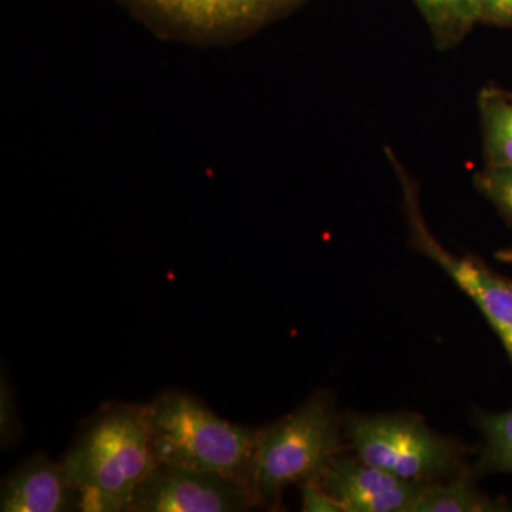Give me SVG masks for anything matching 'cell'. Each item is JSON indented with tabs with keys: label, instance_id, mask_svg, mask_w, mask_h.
<instances>
[{
	"label": "cell",
	"instance_id": "cell-16",
	"mask_svg": "<svg viewBox=\"0 0 512 512\" xmlns=\"http://www.w3.org/2000/svg\"><path fill=\"white\" fill-rule=\"evenodd\" d=\"M302 510L305 512H342L340 505L336 503L319 481H309L301 484Z\"/></svg>",
	"mask_w": 512,
	"mask_h": 512
},
{
	"label": "cell",
	"instance_id": "cell-4",
	"mask_svg": "<svg viewBox=\"0 0 512 512\" xmlns=\"http://www.w3.org/2000/svg\"><path fill=\"white\" fill-rule=\"evenodd\" d=\"M345 434L359 460L410 483H434L454 476L461 468L460 444L440 436L416 416L350 417Z\"/></svg>",
	"mask_w": 512,
	"mask_h": 512
},
{
	"label": "cell",
	"instance_id": "cell-8",
	"mask_svg": "<svg viewBox=\"0 0 512 512\" xmlns=\"http://www.w3.org/2000/svg\"><path fill=\"white\" fill-rule=\"evenodd\" d=\"M0 511H79V497L63 461L36 454L9 471L0 485Z\"/></svg>",
	"mask_w": 512,
	"mask_h": 512
},
{
	"label": "cell",
	"instance_id": "cell-5",
	"mask_svg": "<svg viewBox=\"0 0 512 512\" xmlns=\"http://www.w3.org/2000/svg\"><path fill=\"white\" fill-rule=\"evenodd\" d=\"M389 156L402 184L404 208L414 247L436 262L460 286L461 291L473 299L497 333L512 362V282L504 281L473 259L450 254L439 244L424 222L416 184L390 150Z\"/></svg>",
	"mask_w": 512,
	"mask_h": 512
},
{
	"label": "cell",
	"instance_id": "cell-2",
	"mask_svg": "<svg viewBox=\"0 0 512 512\" xmlns=\"http://www.w3.org/2000/svg\"><path fill=\"white\" fill-rule=\"evenodd\" d=\"M144 413L158 463L222 474L249 487L259 429L222 419L197 397L178 390L144 404Z\"/></svg>",
	"mask_w": 512,
	"mask_h": 512
},
{
	"label": "cell",
	"instance_id": "cell-1",
	"mask_svg": "<svg viewBox=\"0 0 512 512\" xmlns=\"http://www.w3.org/2000/svg\"><path fill=\"white\" fill-rule=\"evenodd\" d=\"M79 511L127 512L158 461L144 404L114 403L87 421L63 457Z\"/></svg>",
	"mask_w": 512,
	"mask_h": 512
},
{
	"label": "cell",
	"instance_id": "cell-17",
	"mask_svg": "<svg viewBox=\"0 0 512 512\" xmlns=\"http://www.w3.org/2000/svg\"><path fill=\"white\" fill-rule=\"evenodd\" d=\"M480 23L512 28V0H477Z\"/></svg>",
	"mask_w": 512,
	"mask_h": 512
},
{
	"label": "cell",
	"instance_id": "cell-14",
	"mask_svg": "<svg viewBox=\"0 0 512 512\" xmlns=\"http://www.w3.org/2000/svg\"><path fill=\"white\" fill-rule=\"evenodd\" d=\"M474 181L478 191L512 224V167H485Z\"/></svg>",
	"mask_w": 512,
	"mask_h": 512
},
{
	"label": "cell",
	"instance_id": "cell-10",
	"mask_svg": "<svg viewBox=\"0 0 512 512\" xmlns=\"http://www.w3.org/2000/svg\"><path fill=\"white\" fill-rule=\"evenodd\" d=\"M485 167H512V92L484 87L478 94Z\"/></svg>",
	"mask_w": 512,
	"mask_h": 512
},
{
	"label": "cell",
	"instance_id": "cell-15",
	"mask_svg": "<svg viewBox=\"0 0 512 512\" xmlns=\"http://www.w3.org/2000/svg\"><path fill=\"white\" fill-rule=\"evenodd\" d=\"M0 439H2V448H8L10 444L18 439L20 430L18 409H16L15 397L8 380L2 377V389H0Z\"/></svg>",
	"mask_w": 512,
	"mask_h": 512
},
{
	"label": "cell",
	"instance_id": "cell-9",
	"mask_svg": "<svg viewBox=\"0 0 512 512\" xmlns=\"http://www.w3.org/2000/svg\"><path fill=\"white\" fill-rule=\"evenodd\" d=\"M165 18L201 30L241 28L271 18L301 0H137Z\"/></svg>",
	"mask_w": 512,
	"mask_h": 512
},
{
	"label": "cell",
	"instance_id": "cell-7",
	"mask_svg": "<svg viewBox=\"0 0 512 512\" xmlns=\"http://www.w3.org/2000/svg\"><path fill=\"white\" fill-rule=\"evenodd\" d=\"M342 512H409L424 484L410 483L340 453L320 477Z\"/></svg>",
	"mask_w": 512,
	"mask_h": 512
},
{
	"label": "cell",
	"instance_id": "cell-18",
	"mask_svg": "<svg viewBox=\"0 0 512 512\" xmlns=\"http://www.w3.org/2000/svg\"><path fill=\"white\" fill-rule=\"evenodd\" d=\"M498 258L503 259L505 262H512V251L500 252Z\"/></svg>",
	"mask_w": 512,
	"mask_h": 512
},
{
	"label": "cell",
	"instance_id": "cell-13",
	"mask_svg": "<svg viewBox=\"0 0 512 512\" xmlns=\"http://www.w3.org/2000/svg\"><path fill=\"white\" fill-rule=\"evenodd\" d=\"M484 447L478 460V474H512V410L510 412L484 414L480 419Z\"/></svg>",
	"mask_w": 512,
	"mask_h": 512
},
{
	"label": "cell",
	"instance_id": "cell-6",
	"mask_svg": "<svg viewBox=\"0 0 512 512\" xmlns=\"http://www.w3.org/2000/svg\"><path fill=\"white\" fill-rule=\"evenodd\" d=\"M255 505L242 481L158 463L137 488L127 512H237Z\"/></svg>",
	"mask_w": 512,
	"mask_h": 512
},
{
	"label": "cell",
	"instance_id": "cell-11",
	"mask_svg": "<svg viewBox=\"0 0 512 512\" xmlns=\"http://www.w3.org/2000/svg\"><path fill=\"white\" fill-rule=\"evenodd\" d=\"M501 505L481 493L467 473L424 484L409 512H488Z\"/></svg>",
	"mask_w": 512,
	"mask_h": 512
},
{
	"label": "cell",
	"instance_id": "cell-3",
	"mask_svg": "<svg viewBox=\"0 0 512 512\" xmlns=\"http://www.w3.org/2000/svg\"><path fill=\"white\" fill-rule=\"evenodd\" d=\"M343 439L345 424L326 394L259 429L249 474L255 504H276L289 485L319 481L343 453Z\"/></svg>",
	"mask_w": 512,
	"mask_h": 512
},
{
	"label": "cell",
	"instance_id": "cell-12",
	"mask_svg": "<svg viewBox=\"0 0 512 512\" xmlns=\"http://www.w3.org/2000/svg\"><path fill=\"white\" fill-rule=\"evenodd\" d=\"M439 49H450L480 23L477 0H413Z\"/></svg>",
	"mask_w": 512,
	"mask_h": 512
}]
</instances>
